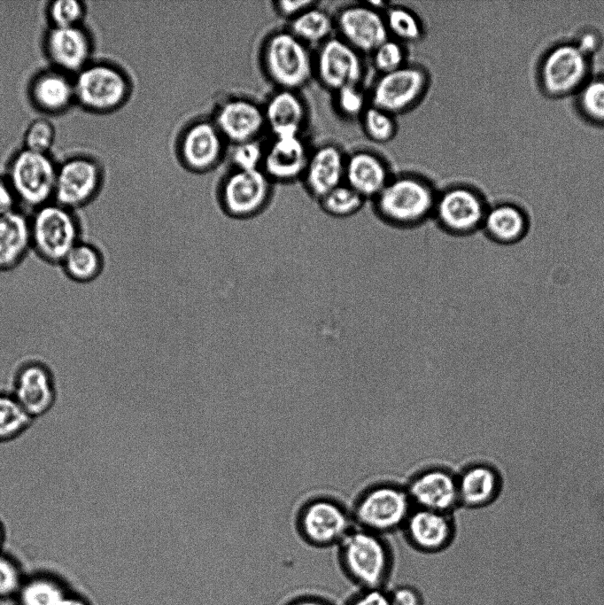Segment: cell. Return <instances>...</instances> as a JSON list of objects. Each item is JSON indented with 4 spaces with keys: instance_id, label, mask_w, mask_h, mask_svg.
Segmentation results:
<instances>
[{
    "instance_id": "obj_44",
    "label": "cell",
    "mask_w": 604,
    "mask_h": 605,
    "mask_svg": "<svg viewBox=\"0 0 604 605\" xmlns=\"http://www.w3.org/2000/svg\"><path fill=\"white\" fill-rule=\"evenodd\" d=\"M271 4L274 12L289 22L308 8L319 4V2L315 0H281L273 1Z\"/></svg>"
},
{
    "instance_id": "obj_8",
    "label": "cell",
    "mask_w": 604,
    "mask_h": 605,
    "mask_svg": "<svg viewBox=\"0 0 604 605\" xmlns=\"http://www.w3.org/2000/svg\"><path fill=\"white\" fill-rule=\"evenodd\" d=\"M57 169L49 153L23 148L12 157L6 179L21 210L29 213L54 201Z\"/></svg>"
},
{
    "instance_id": "obj_6",
    "label": "cell",
    "mask_w": 604,
    "mask_h": 605,
    "mask_svg": "<svg viewBox=\"0 0 604 605\" xmlns=\"http://www.w3.org/2000/svg\"><path fill=\"white\" fill-rule=\"evenodd\" d=\"M275 185L262 169L229 167L217 185V205L229 219H254L271 205Z\"/></svg>"
},
{
    "instance_id": "obj_7",
    "label": "cell",
    "mask_w": 604,
    "mask_h": 605,
    "mask_svg": "<svg viewBox=\"0 0 604 605\" xmlns=\"http://www.w3.org/2000/svg\"><path fill=\"white\" fill-rule=\"evenodd\" d=\"M75 102L98 113L114 112L127 104L133 92L128 73L110 62H89L74 78Z\"/></svg>"
},
{
    "instance_id": "obj_26",
    "label": "cell",
    "mask_w": 604,
    "mask_h": 605,
    "mask_svg": "<svg viewBox=\"0 0 604 605\" xmlns=\"http://www.w3.org/2000/svg\"><path fill=\"white\" fill-rule=\"evenodd\" d=\"M460 506L479 508L493 502L502 488L498 469L486 462H472L457 473Z\"/></svg>"
},
{
    "instance_id": "obj_38",
    "label": "cell",
    "mask_w": 604,
    "mask_h": 605,
    "mask_svg": "<svg viewBox=\"0 0 604 605\" xmlns=\"http://www.w3.org/2000/svg\"><path fill=\"white\" fill-rule=\"evenodd\" d=\"M577 93L581 112L591 121L604 124V77L587 80Z\"/></svg>"
},
{
    "instance_id": "obj_20",
    "label": "cell",
    "mask_w": 604,
    "mask_h": 605,
    "mask_svg": "<svg viewBox=\"0 0 604 605\" xmlns=\"http://www.w3.org/2000/svg\"><path fill=\"white\" fill-rule=\"evenodd\" d=\"M12 394L33 419L46 414L56 399L51 370L41 361H24L16 371Z\"/></svg>"
},
{
    "instance_id": "obj_37",
    "label": "cell",
    "mask_w": 604,
    "mask_h": 605,
    "mask_svg": "<svg viewBox=\"0 0 604 605\" xmlns=\"http://www.w3.org/2000/svg\"><path fill=\"white\" fill-rule=\"evenodd\" d=\"M334 107L344 119L360 120L368 107L369 98L361 84H351L333 92Z\"/></svg>"
},
{
    "instance_id": "obj_49",
    "label": "cell",
    "mask_w": 604,
    "mask_h": 605,
    "mask_svg": "<svg viewBox=\"0 0 604 605\" xmlns=\"http://www.w3.org/2000/svg\"><path fill=\"white\" fill-rule=\"evenodd\" d=\"M285 605H331L327 601L316 597H299L292 600Z\"/></svg>"
},
{
    "instance_id": "obj_41",
    "label": "cell",
    "mask_w": 604,
    "mask_h": 605,
    "mask_svg": "<svg viewBox=\"0 0 604 605\" xmlns=\"http://www.w3.org/2000/svg\"><path fill=\"white\" fill-rule=\"evenodd\" d=\"M264 139L247 141L229 145L227 158L229 167L238 169H261Z\"/></svg>"
},
{
    "instance_id": "obj_50",
    "label": "cell",
    "mask_w": 604,
    "mask_h": 605,
    "mask_svg": "<svg viewBox=\"0 0 604 605\" xmlns=\"http://www.w3.org/2000/svg\"><path fill=\"white\" fill-rule=\"evenodd\" d=\"M5 533L3 524L0 523V553L3 552V546L4 543Z\"/></svg>"
},
{
    "instance_id": "obj_48",
    "label": "cell",
    "mask_w": 604,
    "mask_h": 605,
    "mask_svg": "<svg viewBox=\"0 0 604 605\" xmlns=\"http://www.w3.org/2000/svg\"><path fill=\"white\" fill-rule=\"evenodd\" d=\"M59 605H92L90 601L84 595L68 591Z\"/></svg>"
},
{
    "instance_id": "obj_32",
    "label": "cell",
    "mask_w": 604,
    "mask_h": 605,
    "mask_svg": "<svg viewBox=\"0 0 604 605\" xmlns=\"http://www.w3.org/2000/svg\"><path fill=\"white\" fill-rule=\"evenodd\" d=\"M286 27L310 48L318 47L335 35L334 17L319 4L290 20Z\"/></svg>"
},
{
    "instance_id": "obj_14",
    "label": "cell",
    "mask_w": 604,
    "mask_h": 605,
    "mask_svg": "<svg viewBox=\"0 0 604 605\" xmlns=\"http://www.w3.org/2000/svg\"><path fill=\"white\" fill-rule=\"evenodd\" d=\"M210 117L229 145L262 139L267 132L262 101L247 95L221 97Z\"/></svg>"
},
{
    "instance_id": "obj_2",
    "label": "cell",
    "mask_w": 604,
    "mask_h": 605,
    "mask_svg": "<svg viewBox=\"0 0 604 605\" xmlns=\"http://www.w3.org/2000/svg\"><path fill=\"white\" fill-rule=\"evenodd\" d=\"M259 62L273 89L300 91L314 79V52L286 27L275 28L264 37Z\"/></svg>"
},
{
    "instance_id": "obj_21",
    "label": "cell",
    "mask_w": 604,
    "mask_h": 605,
    "mask_svg": "<svg viewBox=\"0 0 604 605\" xmlns=\"http://www.w3.org/2000/svg\"><path fill=\"white\" fill-rule=\"evenodd\" d=\"M401 531L414 548L433 554L452 544L456 524L453 514L414 508Z\"/></svg>"
},
{
    "instance_id": "obj_3",
    "label": "cell",
    "mask_w": 604,
    "mask_h": 605,
    "mask_svg": "<svg viewBox=\"0 0 604 605\" xmlns=\"http://www.w3.org/2000/svg\"><path fill=\"white\" fill-rule=\"evenodd\" d=\"M31 253L41 261L58 267L84 237L78 211L55 201L28 213Z\"/></svg>"
},
{
    "instance_id": "obj_28",
    "label": "cell",
    "mask_w": 604,
    "mask_h": 605,
    "mask_svg": "<svg viewBox=\"0 0 604 605\" xmlns=\"http://www.w3.org/2000/svg\"><path fill=\"white\" fill-rule=\"evenodd\" d=\"M34 105L46 113H60L75 102L74 79L57 69L38 74L29 86Z\"/></svg>"
},
{
    "instance_id": "obj_40",
    "label": "cell",
    "mask_w": 604,
    "mask_h": 605,
    "mask_svg": "<svg viewBox=\"0 0 604 605\" xmlns=\"http://www.w3.org/2000/svg\"><path fill=\"white\" fill-rule=\"evenodd\" d=\"M85 13L84 3L77 0L52 1L47 7L49 20L55 27L81 26Z\"/></svg>"
},
{
    "instance_id": "obj_1",
    "label": "cell",
    "mask_w": 604,
    "mask_h": 605,
    "mask_svg": "<svg viewBox=\"0 0 604 605\" xmlns=\"http://www.w3.org/2000/svg\"><path fill=\"white\" fill-rule=\"evenodd\" d=\"M438 190L427 178L414 173L392 175L371 201L376 216L387 225L410 229L432 219Z\"/></svg>"
},
{
    "instance_id": "obj_19",
    "label": "cell",
    "mask_w": 604,
    "mask_h": 605,
    "mask_svg": "<svg viewBox=\"0 0 604 605\" xmlns=\"http://www.w3.org/2000/svg\"><path fill=\"white\" fill-rule=\"evenodd\" d=\"M310 151L303 136H269L264 141L261 169L275 184L301 181Z\"/></svg>"
},
{
    "instance_id": "obj_10",
    "label": "cell",
    "mask_w": 604,
    "mask_h": 605,
    "mask_svg": "<svg viewBox=\"0 0 604 605\" xmlns=\"http://www.w3.org/2000/svg\"><path fill=\"white\" fill-rule=\"evenodd\" d=\"M486 197L477 189L462 183L438 191L432 219L445 233L473 237L481 230L488 209Z\"/></svg>"
},
{
    "instance_id": "obj_39",
    "label": "cell",
    "mask_w": 604,
    "mask_h": 605,
    "mask_svg": "<svg viewBox=\"0 0 604 605\" xmlns=\"http://www.w3.org/2000/svg\"><path fill=\"white\" fill-rule=\"evenodd\" d=\"M370 56L378 74L393 72L408 63L406 45L390 37L377 46Z\"/></svg>"
},
{
    "instance_id": "obj_43",
    "label": "cell",
    "mask_w": 604,
    "mask_h": 605,
    "mask_svg": "<svg viewBox=\"0 0 604 605\" xmlns=\"http://www.w3.org/2000/svg\"><path fill=\"white\" fill-rule=\"evenodd\" d=\"M56 137L52 122L44 118L34 120L24 135V148L40 153H49Z\"/></svg>"
},
{
    "instance_id": "obj_47",
    "label": "cell",
    "mask_w": 604,
    "mask_h": 605,
    "mask_svg": "<svg viewBox=\"0 0 604 605\" xmlns=\"http://www.w3.org/2000/svg\"><path fill=\"white\" fill-rule=\"evenodd\" d=\"M18 209L20 208L8 180L0 176V216Z\"/></svg>"
},
{
    "instance_id": "obj_12",
    "label": "cell",
    "mask_w": 604,
    "mask_h": 605,
    "mask_svg": "<svg viewBox=\"0 0 604 605\" xmlns=\"http://www.w3.org/2000/svg\"><path fill=\"white\" fill-rule=\"evenodd\" d=\"M430 84L426 68L407 63L393 72L378 74L368 91L369 104L394 116L403 114L422 101Z\"/></svg>"
},
{
    "instance_id": "obj_23",
    "label": "cell",
    "mask_w": 604,
    "mask_h": 605,
    "mask_svg": "<svg viewBox=\"0 0 604 605\" xmlns=\"http://www.w3.org/2000/svg\"><path fill=\"white\" fill-rule=\"evenodd\" d=\"M44 50L55 69L75 74L90 62L92 41L82 25L50 27L44 38Z\"/></svg>"
},
{
    "instance_id": "obj_36",
    "label": "cell",
    "mask_w": 604,
    "mask_h": 605,
    "mask_svg": "<svg viewBox=\"0 0 604 605\" xmlns=\"http://www.w3.org/2000/svg\"><path fill=\"white\" fill-rule=\"evenodd\" d=\"M32 420L12 394L0 393V441L17 438Z\"/></svg>"
},
{
    "instance_id": "obj_4",
    "label": "cell",
    "mask_w": 604,
    "mask_h": 605,
    "mask_svg": "<svg viewBox=\"0 0 604 605\" xmlns=\"http://www.w3.org/2000/svg\"><path fill=\"white\" fill-rule=\"evenodd\" d=\"M413 508L405 485L381 481L364 488L350 510L356 527L385 536L402 530Z\"/></svg>"
},
{
    "instance_id": "obj_5",
    "label": "cell",
    "mask_w": 604,
    "mask_h": 605,
    "mask_svg": "<svg viewBox=\"0 0 604 605\" xmlns=\"http://www.w3.org/2000/svg\"><path fill=\"white\" fill-rule=\"evenodd\" d=\"M337 547L341 566L353 582L362 589L383 588L392 562L384 536L355 526Z\"/></svg>"
},
{
    "instance_id": "obj_29",
    "label": "cell",
    "mask_w": 604,
    "mask_h": 605,
    "mask_svg": "<svg viewBox=\"0 0 604 605\" xmlns=\"http://www.w3.org/2000/svg\"><path fill=\"white\" fill-rule=\"evenodd\" d=\"M528 229V218L518 206L500 202L488 206L481 230L494 242L514 244L523 237Z\"/></svg>"
},
{
    "instance_id": "obj_34",
    "label": "cell",
    "mask_w": 604,
    "mask_h": 605,
    "mask_svg": "<svg viewBox=\"0 0 604 605\" xmlns=\"http://www.w3.org/2000/svg\"><path fill=\"white\" fill-rule=\"evenodd\" d=\"M367 201L345 182L318 201L321 209L329 216L343 219L359 213Z\"/></svg>"
},
{
    "instance_id": "obj_30",
    "label": "cell",
    "mask_w": 604,
    "mask_h": 605,
    "mask_svg": "<svg viewBox=\"0 0 604 605\" xmlns=\"http://www.w3.org/2000/svg\"><path fill=\"white\" fill-rule=\"evenodd\" d=\"M105 264L103 249L84 237L67 253L58 268L71 282L85 284L96 281L103 274Z\"/></svg>"
},
{
    "instance_id": "obj_25",
    "label": "cell",
    "mask_w": 604,
    "mask_h": 605,
    "mask_svg": "<svg viewBox=\"0 0 604 605\" xmlns=\"http://www.w3.org/2000/svg\"><path fill=\"white\" fill-rule=\"evenodd\" d=\"M391 176L388 162L373 151L359 149L346 154L345 183L366 201H372Z\"/></svg>"
},
{
    "instance_id": "obj_31",
    "label": "cell",
    "mask_w": 604,
    "mask_h": 605,
    "mask_svg": "<svg viewBox=\"0 0 604 605\" xmlns=\"http://www.w3.org/2000/svg\"><path fill=\"white\" fill-rule=\"evenodd\" d=\"M68 591L60 578L41 571L26 576L13 600L16 605H59Z\"/></svg>"
},
{
    "instance_id": "obj_9",
    "label": "cell",
    "mask_w": 604,
    "mask_h": 605,
    "mask_svg": "<svg viewBox=\"0 0 604 605\" xmlns=\"http://www.w3.org/2000/svg\"><path fill=\"white\" fill-rule=\"evenodd\" d=\"M353 524L350 508L327 495L306 500L298 508L295 518L298 536L316 547H337Z\"/></svg>"
},
{
    "instance_id": "obj_35",
    "label": "cell",
    "mask_w": 604,
    "mask_h": 605,
    "mask_svg": "<svg viewBox=\"0 0 604 605\" xmlns=\"http://www.w3.org/2000/svg\"><path fill=\"white\" fill-rule=\"evenodd\" d=\"M362 131L371 142L383 144L391 142L397 135L396 116L369 105L360 118Z\"/></svg>"
},
{
    "instance_id": "obj_27",
    "label": "cell",
    "mask_w": 604,
    "mask_h": 605,
    "mask_svg": "<svg viewBox=\"0 0 604 605\" xmlns=\"http://www.w3.org/2000/svg\"><path fill=\"white\" fill-rule=\"evenodd\" d=\"M30 253L28 213L18 209L0 216V275L17 269Z\"/></svg>"
},
{
    "instance_id": "obj_24",
    "label": "cell",
    "mask_w": 604,
    "mask_h": 605,
    "mask_svg": "<svg viewBox=\"0 0 604 605\" xmlns=\"http://www.w3.org/2000/svg\"><path fill=\"white\" fill-rule=\"evenodd\" d=\"M262 106L269 136H303L309 112L300 91L273 89Z\"/></svg>"
},
{
    "instance_id": "obj_11",
    "label": "cell",
    "mask_w": 604,
    "mask_h": 605,
    "mask_svg": "<svg viewBox=\"0 0 604 605\" xmlns=\"http://www.w3.org/2000/svg\"><path fill=\"white\" fill-rule=\"evenodd\" d=\"M228 148L209 115L188 121L177 135L174 150L182 167L194 174H206L227 159Z\"/></svg>"
},
{
    "instance_id": "obj_17",
    "label": "cell",
    "mask_w": 604,
    "mask_h": 605,
    "mask_svg": "<svg viewBox=\"0 0 604 605\" xmlns=\"http://www.w3.org/2000/svg\"><path fill=\"white\" fill-rule=\"evenodd\" d=\"M333 17L335 35L361 55H370L389 38L383 11L368 2L342 6Z\"/></svg>"
},
{
    "instance_id": "obj_13",
    "label": "cell",
    "mask_w": 604,
    "mask_h": 605,
    "mask_svg": "<svg viewBox=\"0 0 604 605\" xmlns=\"http://www.w3.org/2000/svg\"><path fill=\"white\" fill-rule=\"evenodd\" d=\"M589 69V56L575 43L557 44L542 59L540 83L552 97L577 93L588 80Z\"/></svg>"
},
{
    "instance_id": "obj_15",
    "label": "cell",
    "mask_w": 604,
    "mask_h": 605,
    "mask_svg": "<svg viewBox=\"0 0 604 605\" xmlns=\"http://www.w3.org/2000/svg\"><path fill=\"white\" fill-rule=\"evenodd\" d=\"M104 182L100 165L90 157L74 156L58 165L54 201L80 211L98 196Z\"/></svg>"
},
{
    "instance_id": "obj_22",
    "label": "cell",
    "mask_w": 604,
    "mask_h": 605,
    "mask_svg": "<svg viewBox=\"0 0 604 605\" xmlns=\"http://www.w3.org/2000/svg\"><path fill=\"white\" fill-rule=\"evenodd\" d=\"M346 154L334 143L311 149L301 182L306 193L317 202L345 182Z\"/></svg>"
},
{
    "instance_id": "obj_33",
    "label": "cell",
    "mask_w": 604,
    "mask_h": 605,
    "mask_svg": "<svg viewBox=\"0 0 604 605\" xmlns=\"http://www.w3.org/2000/svg\"><path fill=\"white\" fill-rule=\"evenodd\" d=\"M383 17L390 38L407 45L418 43L424 37L422 20L407 6L390 4L383 11Z\"/></svg>"
},
{
    "instance_id": "obj_16",
    "label": "cell",
    "mask_w": 604,
    "mask_h": 605,
    "mask_svg": "<svg viewBox=\"0 0 604 605\" xmlns=\"http://www.w3.org/2000/svg\"><path fill=\"white\" fill-rule=\"evenodd\" d=\"M314 58V79L332 93L364 80L363 55L336 35L317 47Z\"/></svg>"
},
{
    "instance_id": "obj_18",
    "label": "cell",
    "mask_w": 604,
    "mask_h": 605,
    "mask_svg": "<svg viewBox=\"0 0 604 605\" xmlns=\"http://www.w3.org/2000/svg\"><path fill=\"white\" fill-rule=\"evenodd\" d=\"M405 486L414 508L453 514L460 507L457 473L445 466L421 469Z\"/></svg>"
},
{
    "instance_id": "obj_45",
    "label": "cell",
    "mask_w": 604,
    "mask_h": 605,
    "mask_svg": "<svg viewBox=\"0 0 604 605\" xmlns=\"http://www.w3.org/2000/svg\"><path fill=\"white\" fill-rule=\"evenodd\" d=\"M388 593L391 605H422L420 592L411 586H399Z\"/></svg>"
},
{
    "instance_id": "obj_46",
    "label": "cell",
    "mask_w": 604,
    "mask_h": 605,
    "mask_svg": "<svg viewBox=\"0 0 604 605\" xmlns=\"http://www.w3.org/2000/svg\"><path fill=\"white\" fill-rule=\"evenodd\" d=\"M347 605H391L388 592L383 588L363 589Z\"/></svg>"
},
{
    "instance_id": "obj_42",
    "label": "cell",
    "mask_w": 604,
    "mask_h": 605,
    "mask_svg": "<svg viewBox=\"0 0 604 605\" xmlns=\"http://www.w3.org/2000/svg\"><path fill=\"white\" fill-rule=\"evenodd\" d=\"M26 576L17 560L0 553V601L14 599Z\"/></svg>"
}]
</instances>
